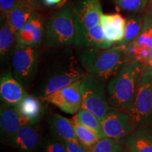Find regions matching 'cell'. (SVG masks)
Instances as JSON below:
<instances>
[{
    "label": "cell",
    "instance_id": "obj_1",
    "mask_svg": "<svg viewBox=\"0 0 152 152\" xmlns=\"http://www.w3.org/2000/svg\"><path fill=\"white\" fill-rule=\"evenodd\" d=\"M85 72L73 56L56 64L39 68L34 82L33 95L40 99L80 80Z\"/></svg>",
    "mask_w": 152,
    "mask_h": 152
},
{
    "label": "cell",
    "instance_id": "obj_2",
    "mask_svg": "<svg viewBox=\"0 0 152 152\" xmlns=\"http://www.w3.org/2000/svg\"><path fill=\"white\" fill-rule=\"evenodd\" d=\"M144 64L134 61L126 64L107 87L108 102L112 107L132 109Z\"/></svg>",
    "mask_w": 152,
    "mask_h": 152
},
{
    "label": "cell",
    "instance_id": "obj_3",
    "mask_svg": "<svg viewBox=\"0 0 152 152\" xmlns=\"http://www.w3.org/2000/svg\"><path fill=\"white\" fill-rule=\"evenodd\" d=\"M80 25L71 3L57 11L45 25L43 43L46 47L75 46L80 33Z\"/></svg>",
    "mask_w": 152,
    "mask_h": 152
},
{
    "label": "cell",
    "instance_id": "obj_4",
    "mask_svg": "<svg viewBox=\"0 0 152 152\" xmlns=\"http://www.w3.org/2000/svg\"><path fill=\"white\" fill-rule=\"evenodd\" d=\"M38 46L16 44L11 56L13 75L24 87L33 85L39 68Z\"/></svg>",
    "mask_w": 152,
    "mask_h": 152
},
{
    "label": "cell",
    "instance_id": "obj_5",
    "mask_svg": "<svg viewBox=\"0 0 152 152\" xmlns=\"http://www.w3.org/2000/svg\"><path fill=\"white\" fill-rule=\"evenodd\" d=\"M125 46L118 45L109 49H98L87 71L104 84L111 80L125 65Z\"/></svg>",
    "mask_w": 152,
    "mask_h": 152
},
{
    "label": "cell",
    "instance_id": "obj_6",
    "mask_svg": "<svg viewBox=\"0 0 152 152\" xmlns=\"http://www.w3.org/2000/svg\"><path fill=\"white\" fill-rule=\"evenodd\" d=\"M134 128L142 125L152 126V71L144 69L140 77L135 99L129 111Z\"/></svg>",
    "mask_w": 152,
    "mask_h": 152
},
{
    "label": "cell",
    "instance_id": "obj_7",
    "mask_svg": "<svg viewBox=\"0 0 152 152\" xmlns=\"http://www.w3.org/2000/svg\"><path fill=\"white\" fill-rule=\"evenodd\" d=\"M80 91L81 108L92 112L102 121L111 108L106 96L104 83L91 74H85L82 78Z\"/></svg>",
    "mask_w": 152,
    "mask_h": 152
},
{
    "label": "cell",
    "instance_id": "obj_8",
    "mask_svg": "<svg viewBox=\"0 0 152 152\" xmlns=\"http://www.w3.org/2000/svg\"><path fill=\"white\" fill-rule=\"evenodd\" d=\"M104 134L107 137L121 141L134 130L128 111L111 108L102 121Z\"/></svg>",
    "mask_w": 152,
    "mask_h": 152
},
{
    "label": "cell",
    "instance_id": "obj_9",
    "mask_svg": "<svg viewBox=\"0 0 152 152\" xmlns=\"http://www.w3.org/2000/svg\"><path fill=\"white\" fill-rule=\"evenodd\" d=\"M81 81L82 79L74 82L42 100L54 104L64 113L75 114L82 106Z\"/></svg>",
    "mask_w": 152,
    "mask_h": 152
},
{
    "label": "cell",
    "instance_id": "obj_10",
    "mask_svg": "<svg viewBox=\"0 0 152 152\" xmlns=\"http://www.w3.org/2000/svg\"><path fill=\"white\" fill-rule=\"evenodd\" d=\"M42 144V136L37 123L23 125L13 137L9 145L19 152H34Z\"/></svg>",
    "mask_w": 152,
    "mask_h": 152
},
{
    "label": "cell",
    "instance_id": "obj_11",
    "mask_svg": "<svg viewBox=\"0 0 152 152\" xmlns=\"http://www.w3.org/2000/svg\"><path fill=\"white\" fill-rule=\"evenodd\" d=\"M32 123L17 111L16 107L1 104L0 109L1 138L4 143L9 144L13 137L23 125Z\"/></svg>",
    "mask_w": 152,
    "mask_h": 152
},
{
    "label": "cell",
    "instance_id": "obj_12",
    "mask_svg": "<svg viewBox=\"0 0 152 152\" xmlns=\"http://www.w3.org/2000/svg\"><path fill=\"white\" fill-rule=\"evenodd\" d=\"M28 93L11 71H6L0 78V96L3 104L16 107Z\"/></svg>",
    "mask_w": 152,
    "mask_h": 152
},
{
    "label": "cell",
    "instance_id": "obj_13",
    "mask_svg": "<svg viewBox=\"0 0 152 152\" xmlns=\"http://www.w3.org/2000/svg\"><path fill=\"white\" fill-rule=\"evenodd\" d=\"M45 28L42 16L35 11L24 27L16 33V44L38 46L44 37Z\"/></svg>",
    "mask_w": 152,
    "mask_h": 152
},
{
    "label": "cell",
    "instance_id": "obj_14",
    "mask_svg": "<svg viewBox=\"0 0 152 152\" xmlns=\"http://www.w3.org/2000/svg\"><path fill=\"white\" fill-rule=\"evenodd\" d=\"M80 30L94 27L101 22L102 14L99 0H80L74 7Z\"/></svg>",
    "mask_w": 152,
    "mask_h": 152
},
{
    "label": "cell",
    "instance_id": "obj_15",
    "mask_svg": "<svg viewBox=\"0 0 152 152\" xmlns=\"http://www.w3.org/2000/svg\"><path fill=\"white\" fill-rule=\"evenodd\" d=\"M119 142L128 152H152V126L140 125Z\"/></svg>",
    "mask_w": 152,
    "mask_h": 152
},
{
    "label": "cell",
    "instance_id": "obj_16",
    "mask_svg": "<svg viewBox=\"0 0 152 152\" xmlns=\"http://www.w3.org/2000/svg\"><path fill=\"white\" fill-rule=\"evenodd\" d=\"M106 39L109 42L118 43L123 39L125 33L126 20L118 14H102L101 17Z\"/></svg>",
    "mask_w": 152,
    "mask_h": 152
},
{
    "label": "cell",
    "instance_id": "obj_17",
    "mask_svg": "<svg viewBox=\"0 0 152 152\" xmlns=\"http://www.w3.org/2000/svg\"><path fill=\"white\" fill-rule=\"evenodd\" d=\"M75 46L105 49L111 47L113 44L109 42L106 39L103 26L100 23L99 24L90 29L80 31L78 38Z\"/></svg>",
    "mask_w": 152,
    "mask_h": 152
},
{
    "label": "cell",
    "instance_id": "obj_18",
    "mask_svg": "<svg viewBox=\"0 0 152 152\" xmlns=\"http://www.w3.org/2000/svg\"><path fill=\"white\" fill-rule=\"evenodd\" d=\"M35 12V6L26 0H20L7 15L4 20L17 33L24 27L30 17Z\"/></svg>",
    "mask_w": 152,
    "mask_h": 152
},
{
    "label": "cell",
    "instance_id": "obj_19",
    "mask_svg": "<svg viewBox=\"0 0 152 152\" xmlns=\"http://www.w3.org/2000/svg\"><path fill=\"white\" fill-rule=\"evenodd\" d=\"M49 129L52 135L60 141L66 140H78L74 131L72 121L62 116L59 114L54 113L47 118Z\"/></svg>",
    "mask_w": 152,
    "mask_h": 152
},
{
    "label": "cell",
    "instance_id": "obj_20",
    "mask_svg": "<svg viewBox=\"0 0 152 152\" xmlns=\"http://www.w3.org/2000/svg\"><path fill=\"white\" fill-rule=\"evenodd\" d=\"M42 100L35 95L28 94L16 106L17 111L32 123H38L44 114Z\"/></svg>",
    "mask_w": 152,
    "mask_h": 152
},
{
    "label": "cell",
    "instance_id": "obj_21",
    "mask_svg": "<svg viewBox=\"0 0 152 152\" xmlns=\"http://www.w3.org/2000/svg\"><path fill=\"white\" fill-rule=\"evenodd\" d=\"M125 37L121 42L118 43L121 46H127L138 37L142 30L144 17L138 14H132L126 19Z\"/></svg>",
    "mask_w": 152,
    "mask_h": 152
},
{
    "label": "cell",
    "instance_id": "obj_22",
    "mask_svg": "<svg viewBox=\"0 0 152 152\" xmlns=\"http://www.w3.org/2000/svg\"><path fill=\"white\" fill-rule=\"evenodd\" d=\"M71 121L77 140L87 149L92 147L100 139H102L96 132L80 123L77 115L73 116Z\"/></svg>",
    "mask_w": 152,
    "mask_h": 152
},
{
    "label": "cell",
    "instance_id": "obj_23",
    "mask_svg": "<svg viewBox=\"0 0 152 152\" xmlns=\"http://www.w3.org/2000/svg\"><path fill=\"white\" fill-rule=\"evenodd\" d=\"M16 33L6 20L1 23L0 30V56L1 62L4 63L8 58L9 52L16 41Z\"/></svg>",
    "mask_w": 152,
    "mask_h": 152
},
{
    "label": "cell",
    "instance_id": "obj_24",
    "mask_svg": "<svg viewBox=\"0 0 152 152\" xmlns=\"http://www.w3.org/2000/svg\"><path fill=\"white\" fill-rule=\"evenodd\" d=\"M77 118L80 123L84 125L87 128L96 132L101 137H106L102 128V121L94 113L88 110L81 108L77 112Z\"/></svg>",
    "mask_w": 152,
    "mask_h": 152
},
{
    "label": "cell",
    "instance_id": "obj_25",
    "mask_svg": "<svg viewBox=\"0 0 152 152\" xmlns=\"http://www.w3.org/2000/svg\"><path fill=\"white\" fill-rule=\"evenodd\" d=\"M90 152H124V147L122 144L113 139L103 137L89 148Z\"/></svg>",
    "mask_w": 152,
    "mask_h": 152
},
{
    "label": "cell",
    "instance_id": "obj_26",
    "mask_svg": "<svg viewBox=\"0 0 152 152\" xmlns=\"http://www.w3.org/2000/svg\"><path fill=\"white\" fill-rule=\"evenodd\" d=\"M113 1L118 10L139 14L145 9L149 0H113Z\"/></svg>",
    "mask_w": 152,
    "mask_h": 152
},
{
    "label": "cell",
    "instance_id": "obj_27",
    "mask_svg": "<svg viewBox=\"0 0 152 152\" xmlns=\"http://www.w3.org/2000/svg\"><path fill=\"white\" fill-rule=\"evenodd\" d=\"M42 146L44 152H67L64 143L54 137L45 138Z\"/></svg>",
    "mask_w": 152,
    "mask_h": 152
},
{
    "label": "cell",
    "instance_id": "obj_28",
    "mask_svg": "<svg viewBox=\"0 0 152 152\" xmlns=\"http://www.w3.org/2000/svg\"><path fill=\"white\" fill-rule=\"evenodd\" d=\"M134 42L139 47L150 49L152 47V35L148 30H142L138 37L134 40Z\"/></svg>",
    "mask_w": 152,
    "mask_h": 152
},
{
    "label": "cell",
    "instance_id": "obj_29",
    "mask_svg": "<svg viewBox=\"0 0 152 152\" xmlns=\"http://www.w3.org/2000/svg\"><path fill=\"white\" fill-rule=\"evenodd\" d=\"M62 142L67 152H90L89 149L78 140H66Z\"/></svg>",
    "mask_w": 152,
    "mask_h": 152
},
{
    "label": "cell",
    "instance_id": "obj_30",
    "mask_svg": "<svg viewBox=\"0 0 152 152\" xmlns=\"http://www.w3.org/2000/svg\"><path fill=\"white\" fill-rule=\"evenodd\" d=\"M20 0H0V9H1V18H4L10 12L11 9L18 4Z\"/></svg>",
    "mask_w": 152,
    "mask_h": 152
},
{
    "label": "cell",
    "instance_id": "obj_31",
    "mask_svg": "<svg viewBox=\"0 0 152 152\" xmlns=\"http://www.w3.org/2000/svg\"><path fill=\"white\" fill-rule=\"evenodd\" d=\"M152 26V0H149L147 4V9L144 16L143 26L142 29Z\"/></svg>",
    "mask_w": 152,
    "mask_h": 152
},
{
    "label": "cell",
    "instance_id": "obj_32",
    "mask_svg": "<svg viewBox=\"0 0 152 152\" xmlns=\"http://www.w3.org/2000/svg\"><path fill=\"white\" fill-rule=\"evenodd\" d=\"M149 49L144 48V47H139L136 61L145 65L146 63L147 62L148 58H149Z\"/></svg>",
    "mask_w": 152,
    "mask_h": 152
},
{
    "label": "cell",
    "instance_id": "obj_33",
    "mask_svg": "<svg viewBox=\"0 0 152 152\" xmlns=\"http://www.w3.org/2000/svg\"><path fill=\"white\" fill-rule=\"evenodd\" d=\"M61 0H42L43 3L47 7H52L59 3Z\"/></svg>",
    "mask_w": 152,
    "mask_h": 152
},
{
    "label": "cell",
    "instance_id": "obj_34",
    "mask_svg": "<svg viewBox=\"0 0 152 152\" xmlns=\"http://www.w3.org/2000/svg\"><path fill=\"white\" fill-rule=\"evenodd\" d=\"M144 69L149 70V71H152V57L151 58H149V59L147 61V62L146 63V64L144 65Z\"/></svg>",
    "mask_w": 152,
    "mask_h": 152
},
{
    "label": "cell",
    "instance_id": "obj_35",
    "mask_svg": "<svg viewBox=\"0 0 152 152\" xmlns=\"http://www.w3.org/2000/svg\"><path fill=\"white\" fill-rule=\"evenodd\" d=\"M152 57V47L151 48L149 49V58H148V60L149 59V58H151ZM147 60V61H148Z\"/></svg>",
    "mask_w": 152,
    "mask_h": 152
},
{
    "label": "cell",
    "instance_id": "obj_36",
    "mask_svg": "<svg viewBox=\"0 0 152 152\" xmlns=\"http://www.w3.org/2000/svg\"><path fill=\"white\" fill-rule=\"evenodd\" d=\"M26 1H28V2L31 3L32 4H33V2H34V1H35V0H26Z\"/></svg>",
    "mask_w": 152,
    "mask_h": 152
},
{
    "label": "cell",
    "instance_id": "obj_37",
    "mask_svg": "<svg viewBox=\"0 0 152 152\" xmlns=\"http://www.w3.org/2000/svg\"><path fill=\"white\" fill-rule=\"evenodd\" d=\"M124 152H128V150H127V149H125Z\"/></svg>",
    "mask_w": 152,
    "mask_h": 152
}]
</instances>
